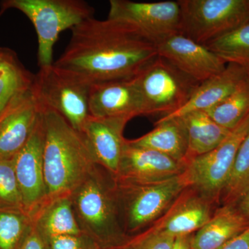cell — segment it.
I'll use <instances>...</instances> for the list:
<instances>
[{
    "label": "cell",
    "mask_w": 249,
    "mask_h": 249,
    "mask_svg": "<svg viewBox=\"0 0 249 249\" xmlns=\"http://www.w3.org/2000/svg\"><path fill=\"white\" fill-rule=\"evenodd\" d=\"M89 112L92 117L127 122L144 116L143 103L134 78L90 85Z\"/></svg>",
    "instance_id": "4fadbf2b"
},
{
    "label": "cell",
    "mask_w": 249,
    "mask_h": 249,
    "mask_svg": "<svg viewBox=\"0 0 249 249\" xmlns=\"http://www.w3.org/2000/svg\"><path fill=\"white\" fill-rule=\"evenodd\" d=\"M127 121L99 119L90 116L80 133L84 137L98 165L114 178L117 176L126 139L124 130Z\"/></svg>",
    "instance_id": "e0dca14e"
},
{
    "label": "cell",
    "mask_w": 249,
    "mask_h": 249,
    "mask_svg": "<svg viewBox=\"0 0 249 249\" xmlns=\"http://www.w3.org/2000/svg\"><path fill=\"white\" fill-rule=\"evenodd\" d=\"M249 78L245 69L235 64L228 63L222 73L201 83L181 109L163 117H179L191 111L208 110L229 97Z\"/></svg>",
    "instance_id": "ac0fdd59"
},
{
    "label": "cell",
    "mask_w": 249,
    "mask_h": 249,
    "mask_svg": "<svg viewBox=\"0 0 249 249\" xmlns=\"http://www.w3.org/2000/svg\"><path fill=\"white\" fill-rule=\"evenodd\" d=\"M49 241L51 249H95L98 246L85 234L58 236Z\"/></svg>",
    "instance_id": "f546056e"
},
{
    "label": "cell",
    "mask_w": 249,
    "mask_h": 249,
    "mask_svg": "<svg viewBox=\"0 0 249 249\" xmlns=\"http://www.w3.org/2000/svg\"><path fill=\"white\" fill-rule=\"evenodd\" d=\"M35 75L26 70L16 53L0 48V116L18 98L33 89Z\"/></svg>",
    "instance_id": "7402d4cb"
},
{
    "label": "cell",
    "mask_w": 249,
    "mask_h": 249,
    "mask_svg": "<svg viewBox=\"0 0 249 249\" xmlns=\"http://www.w3.org/2000/svg\"><path fill=\"white\" fill-rule=\"evenodd\" d=\"M181 34L206 45L249 21V0H178Z\"/></svg>",
    "instance_id": "52a82bcc"
},
{
    "label": "cell",
    "mask_w": 249,
    "mask_h": 249,
    "mask_svg": "<svg viewBox=\"0 0 249 249\" xmlns=\"http://www.w3.org/2000/svg\"><path fill=\"white\" fill-rule=\"evenodd\" d=\"M19 249H51L49 239L41 232L34 222Z\"/></svg>",
    "instance_id": "4dcf8cb0"
},
{
    "label": "cell",
    "mask_w": 249,
    "mask_h": 249,
    "mask_svg": "<svg viewBox=\"0 0 249 249\" xmlns=\"http://www.w3.org/2000/svg\"><path fill=\"white\" fill-rule=\"evenodd\" d=\"M188 138L186 163L212 151L225 139L231 129L219 125L204 111H193L179 116Z\"/></svg>",
    "instance_id": "44dd1931"
},
{
    "label": "cell",
    "mask_w": 249,
    "mask_h": 249,
    "mask_svg": "<svg viewBox=\"0 0 249 249\" xmlns=\"http://www.w3.org/2000/svg\"><path fill=\"white\" fill-rule=\"evenodd\" d=\"M249 220L237 206H222L191 237L193 249H218L247 230Z\"/></svg>",
    "instance_id": "d6986e66"
},
{
    "label": "cell",
    "mask_w": 249,
    "mask_h": 249,
    "mask_svg": "<svg viewBox=\"0 0 249 249\" xmlns=\"http://www.w3.org/2000/svg\"><path fill=\"white\" fill-rule=\"evenodd\" d=\"M42 118L47 204L71 196L98 164L83 136L60 114L45 108Z\"/></svg>",
    "instance_id": "7a4b0ae2"
},
{
    "label": "cell",
    "mask_w": 249,
    "mask_h": 249,
    "mask_svg": "<svg viewBox=\"0 0 249 249\" xmlns=\"http://www.w3.org/2000/svg\"><path fill=\"white\" fill-rule=\"evenodd\" d=\"M213 204L196 190L188 187L150 227L175 238L190 235L209 222L213 215Z\"/></svg>",
    "instance_id": "2e32d148"
},
{
    "label": "cell",
    "mask_w": 249,
    "mask_h": 249,
    "mask_svg": "<svg viewBox=\"0 0 249 249\" xmlns=\"http://www.w3.org/2000/svg\"><path fill=\"white\" fill-rule=\"evenodd\" d=\"M249 190V132L241 144L233 166L221 193L219 204L237 206Z\"/></svg>",
    "instance_id": "d4e9b609"
},
{
    "label": "cell",
    "mask_w": 249,
    "mask_h": 249,
    "mask_svg": "<svg viewBox=\"0 0 249 249\" xmlns=\"http://www.w3.org/2000/svg\"><path fill=\"white\" fill-rule=\"evenodd\" d=\"M186 163H181L150 149L124 143L116 180L135 183L163 181L184 173Z\"/></svg>",
    "instance_id": "9a60e30c"
},
{
    "label": "cell",
    "mask_w": 249,
    "mask_h": 249,
    "mask_svg": "<svg viewBox=\"0 0 249 249\" xmlns=\"http://www.w3.org/2000/svg\"><path fill=\"white\" fill-rule=\"evenodd\" d=\"M249 111V78L222 102L204 111L219 125L232 129Z\"/></svg>",
    "instance_id": "484cf974"
},
{
    "label": "cell",
    "mask_w": 249,
    "mask_h": 249,
    "mask_svg": "<svg viewBox=\"0 0 249 249\" xmlns=\"http://www.w3.org/2000/svg\"><path fill=\"white\" fill-rule=\"evenodd\" d=\"M108 18L133 26L155 45L181 31V8L178 1L136 2L111 0Z\"/></svg>",
    "instance_id": "30bf717a"
},
{
    "label": "cell",
    "mask_w": 249,
    "mask_h": 249,
    "mask_svg": "<svg viewBox=\"0 0 249 249\" xmlns=\"http://www.w3.org/2000/svg\"><path fill=\"white\" fill-rule=\"evenodd\" d=\"M155 127L139 138L127 140L131 146L155 150L170 158L186 163L188 138L181 117H161Z\"/></svg>",
    "instance_id": "ffe728a7"
},
{
    "label": "cell",
    "mask_w": 249,
    "mask_h": 249,
    "mask_svg": "<svg viewBox=\"0 0 249 249\" xmlns=\"http://www.w3.org/2000/svg\"><path fill=\"white\" fill-rule=\"evenodd\" d=\"M42 112L33 87L0 116V160H11L22 150L32 135Z\"/></svg>",
    "instance_id": "5bb4252c"
},
{
    "label": "cell",
    "mask_w": 249,
    "mask_h": 249,
    "mask_svg": "<svg viewBox=\"0 0 249 249\" xmlns=\"http://www.w3.org/2000/svg\"><path fill=\"white\" fill-rule=\"evenodd\" d=\"M237 209L249 220V190L237 204Z\"/></svg>",
    "instance_id": "836d02e7"
},
{
    "label": "cell",
    "mask_w": 249,
    "mask_h": 249,
    "mask_svg": "<svg viewBox=\"0 0 249 249\" xmlns=\"http://www.w3.org/2000/svg\"><path fill=\"white\" fill-rule=\"evenodd\" d=\"M218 249H249V227Z\"/></svg>",
    "instance_id": "1f68e13d"
},
{
    "label": "cell",
    "mask_w": 249,
    "mask_h": 249,
    "mask_svg": "<svg viewBox=\"0 0 249 249\" xmlns=\"http://www.w3.org/2000/svg\"><path fill=\"white\" fill-rule=\"evenodd\" d=\"M44 124L42 112L32 135L15 156V174L26 213L31 218L47 199L43 166Z\"/></svg>",
    "instance_id": "8fae6325"
},
{
    "label": "cell",
    "mask_w": 249,
    "mask_h": 249,
    "mask_svg": "<svg viewBox=\"0 0 249 249\" xmlns=\"http://www.w3.org/2000/svg\"><path fill=\"white\" fill-rule=\"evenodd\" d=\"M95 249H105L101 248V247H100L99 246H98V247H96V248Z\"/></svg>",
    "instance_id": "e575fe53"
},
{
    "label": "cell",
    "mask_w": 249,
    "mask_h": 249,
    "mask_svg": "<svg viewBox=\"0 0 249 249\" xmlns=\"http://www.w3.org/2000/svg\"><path fill=\"white\" fill-rule=\"evenodd\" d=\"M191 236H181L175 238L172 249H193L191 246Z\"/></svg>",
    "instance_id": "d6a6232c"
},
{
    "label": "cell",
    "mask_w": 249,
    "mask_h": 249,
    "mask_svg": "<svg viewBox=\"0 0 249 249\" xmlns=\"http://www.w3.org/2000/svg\"><path fill=\"white\" fill-rule=\"evenodd\" d=\"M158 55L157 47L133 26L116 19H85L53 65L88 85L132 79Z\"/></svg>",
    "instance_id": "6da1fadb"
},
{
    "label": "cell",
    "mask_w": 249,
    "mask_h": 249,
    "mask_svg": "<svg viewBox=\"0 0 249 249\" xmlns=\"http://www.w3.org/2000/svg\"><path fill=\"white\" fill-rule=\"evenodd\" d=\"M175 237L149 227L129 236L124 243L109 249H172Z\"/></svg>",
    "instance_id": "f1b7e54d"
},
{
    "label": "cell",
    "mask_w": 249,
    "mask_h": 249,
    "mask_svg": "<svg viewBox=\"0 0 249 249\" xmlns=\"http://www.w3.org/2000/svg\"><path fill=\"white\" fill-rule=\"evenodd\" d=\"M249 132V111L217 147L188 163L184 175L188 187L213 204H219L236 156Z\"/></svg>",
    "instance_id": "9c48e42d"
},
{
    "label": "cell",
    "mask_w": 249,
    "mask_h": 249,
    "mask_svg": "<svg viewBox=\"0 0 249 249\" xmlns=\"http://www.w3.org/2000/svg\"><path fill=\"white\" fill-rule=\"evenodd\" d=\"M73 210L80 230L100 247L109 249L129 236L121 225L115 178L96 165L71 193Z\"/></svg>",
    "instance_id": "3957f363"
},
{
    "label": "cell",
    "mask_w": 249,
    "mask_h": 249,
    "mask_svg": "<svg viewBox=\"0 0 249 249\" xmlns=\"http://www.w3.org/2000/svg\"><path fill=\"white\" fill-rule=\"evenodd\" d=\"M115 181L121 225L127 236L154 224L188 187L184 173L156 182Z\"/></svg>",
    "instance_id": "5b68a950"
},
{
    "label": "cell",
    "mask_w": 249,
    "mask_h": 249,
    "mask_svg": "<svg viewBox=\"0 0 249 249\" xmlns=\"http://www.w3.org/2000/svg\"><path fill=\"white\" fill-rule=\"evenodd\" d=\"M12 9L25 15L35 27L40 68L53 65L54 45L62 31L93 17L94 12L82 0H6L1 1L0 14Z\"/></svg>",
    "instance_id": "277c9868"
},
{
    "label": "cell",
    "mask_w": 249,
    "mask_h": 249,
    "mask_svg": "<svg viewBox=\"0 0 249 249\" xmlns=\"http://www.w3.org/2000/svg\"><path fill=\"white\" fill-rule=\"evenodd\" d=\"M90 85L52 65L35 75L34 92L42 109L60 114L78 132L89 117Z\"/></svg>",
    "instance_id": "ba28073f"
},
{
    "label": "cell",
    "mask_w": 249,
    "mask_h": 249,
    "mask_svg": "<svg viewBox=\"0 0 249 249\" xmlns=\"http://www.w3.org/2000/svg\"><path fill=\"white\" fill-rule=\"evenodd\" d=\"M134 78L143 103L144 116L163 117L177 112L201 84L159 55Z\"/></svg>",
    "instance_id": "8992f818"
},
{
    "label": "cell",
    "mask_w": 249,
    "mask_h": 249,
    "mask_svg": "<svg viewBox=\"0 0 249 249\" xmlns=\"http://www.w3.org/2000/svg\"><path fill=\"white\" fill-rule=\"evenodd\" d=\"M32 219L18 212H0V249H19Z\"/></svg>",
    "instance_id": "4316f807"
},
{
    "label": "cell",
    "mask_w": 249,
    "mask_h": 249,
    "mask_svg": "<svg viewBox=\"0 0 249 249\" xmlns=\"http://www.w3.org/2000/svg\"><path fill=\"white\" fill-rule=\"evenodd\" d=\"M31 219L48 239L83 234L77 221L70 196L49 201Z\"/></svg>",
    "instance_id": "603a6c76"
},
{
    "label": "cell",
    "mask_w": 249,
    "mask_h": 249,
    "mask_svg": "<svg viewBox=\"0 0 249 249\" xmlns=\"http://www.w3.org/2000/svg\"><path fill=\"white\" fill-rule=\"evenodd\" d=\"M156 47L159 56L199 83L222 73L227 65L207 47L181 33L168 36Z\"/></svg>",
    "instance_id": "7c38bea8"
},
{
    "label": "cell",
    "mask_w": 249,
    "mask_h": 249,
    "mask_svg": "<svg viewBox=\"0 0 249 249\" xmlns=\"http://www.w3.org/2000/svg\"><path fill=\"white\" fill-rule=\"evenodd\" d=\"M204 46L227 64L242 67L249 75V21Z\"/></svg>",
    "instance_id": "cb8c5ba5"
},
{
    "label": "cell",
    "mask_w": 249,
    "mask_h": 249,
    "mask_svg": "<svg viewBox=\"0 0 249 249\" xmlns=\"http://www.w3.org/2000/svg\"><path fill=\"white\" fill-rule=\"evenodd\" d=\"M13 159L0 160V212L27 214L15 174Z\"/></svg>",
    "instance_id": "83f0119b"
}]
</instances>
